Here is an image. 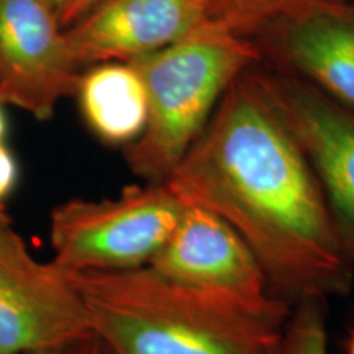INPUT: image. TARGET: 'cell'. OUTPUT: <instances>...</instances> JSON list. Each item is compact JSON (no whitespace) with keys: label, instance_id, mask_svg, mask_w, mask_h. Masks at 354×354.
Masks as SVG:
<instances>
[{"label":"cell","instance_id":"obj_1","mask_svg":"<svg viewBox=\"0 0 354 354\" xmlns=\"http://www.w3.org/2000/svg\"><path fill=\"white\" fill-rule=\"evenodd\" d=\"M165 183L184 205L227 221L290 307L351 290L354 259L263 76L246 71L230 86Z\"/></svg>","mask_w":354,"mask_h":354},{"label":"cell","instance_id":"obj_2","mask_svg":"<svg viewBox=\"0 0 354 354\" xmlns=\"http://www.w3.org/2000/svg\"><path fill=\"white\" fill-rule=\"evenodd\" d=\"M69 277L109 354H274L289 318L210 299L151 268Z\"/></svg>","mask_w":354,"mask_h":354},{"label":"cell","instance_id":"obj_3","mask_svg":"<svg viewBox=\"0 0 354 354\" xmlns=\"http://www.w3.org/2000/svg\"><path fill=\"white\" fill-rule=\"evenodd\" d=\"M259 59L250 37L214 20L151 55L130 61L143 79L148 122L123 149L145 183H165L210 122L230 86Z\"/></svg>","mask_w":354,"mask_h":354},{"label":"cell","instance_id":"obj_4","mask_svg":"<svg viewBox=\"0 0 354 354\" xmlns=\"http://www.w3.org/2000/svg\"><path fill=\"white\" fill-rule=\"evenodd\" d=\"M184 209L166 183L128 185L117 197L100 201L71 198L51 210V261L68 274L148 268Z\"/></svg>","mask_w":354,"mask_h":354},{"label":"cell","instance_id":"obj_5","mask_svg":"<svg viewBox=\"0 0 354 354\" xmlns=\"http://www.w3.org/2000/svg\"><path fill=\"white\" fill-rule=\"evenodd\" d=\"M92 336L69 274L39 261L0 209V354H33Z\"/></svg>","mask_w":354,"mask_h":354},{"label":"cell","instance_id":"obj_6","mask_svg":"<svg viewBox=\"0 0 354 354\" xmlns=\"http://www.w3.org/2000/svg\"><path fill=\"white\" fill-rule=\"evenodd\" d=\"M159 276L197 294L269 317L292 307L271 292L263 266L227 221L185 205L169 241L148 266Z\"/></svg>","mask_w":354,"mask_h":354},{"label":"cell","instance_id":"obj_7","mask_svg":"<svg viewBox=\"0 0 354 354\" xmlns=\"http://www.w3.org/2000/svg\"><path fill=\"white\" fill-rule=\"evenodd\" d=\"M81 74L46 0H0V104L46 122L74 95Z\"/></svg>","mask_w":354,"mask_h":354},{"label":"cell","instance_id":"obj_8","mask_svg":"<svg viewBox=\"0 0 354 354\" xmlns=\"http://www.w3.org/2000/svg\"><path fill=\"white\" fill-rule=\"evenodd\" d=\"M325 196L344 248L354 259V110L287 76H263Z\"/></svg>","mask_w":354,"mask_h":354},{"label":"cell","instance_id":"obj_9","mask_svg":"<svg viewBox=\"0 0 354 354\" xmlns=\"http://www.w3.org/2000/svg\"><path fill=\"white\" fill-rule=\"evenodd\" d=\"M207 0H102L66 28L81 68L156 53L209 21Z\"/></svg>","mask_w":354,"mask_h":354},{"label":"cell","instance_id":"obj_10","mask_svg":"<svg viewBox=\"0 0 354 354\" xmlns=\"http://www.w3.org/2000/svg\"><path fill=\"white\" fill-rule=\"evenodd\" d=\"M276 51L308 84L354 110V7L313 0L269 26Z\"/></svg>","mask_w":354,"mask_h":354},{"label":"cell","instance_id":"obj_11","mask_svg":"<svg viewBox=\"0 0 354 354\" xmlns=\"http://www.w3.org/2000/svg\"><path fill=\"white\" fill-rule=\"evenodd\" d=\"M86 127L104 145L123 149L143 135L148 122V95L131 63L109 61L88 66L76 92Z\"/></svg>","mask_w":354,"mask_h":354},{"label":"cell","instance_id":"obj_12","mask_svg":"<svg viewBox=\"0 0 354 354\" xmlns=\"http://www.w3.org/2000/svg\"><path fill=\"white\" fill-rule=\"evenodd\" d=\"M310 2L313 0H207L210 20L245 37L269 28Z\"/></svg>","mask_w":354,"mask_h":354},{"label":"cell","instance_id":"obj_13","mask_svg":"<svg viewBox=\"0 0 354 354\" xmlns=\"http://www.w3.org/2000/svg\"><path fill=\"white\" fill-rule=\"evenodd\" d=\"M325 302L308 299L292 305L274 354H330Z\"/></svg>","mask_w":354,"mask_h":354},{"label":"cell","instance_id":"obj_14","mask_svg":"<svg viewBox=\"0 0 354 354\" xmlns=\"http://www.w3.org/2000/svg\"><path fill=\"white\" fill-rule=\"evenodd\" d=\"M20 183V162L10 146L0 143V209H6Z\"/></svg>","mask_w":354,"mask_h":354},{"label":"cell","instance_id":"obj_15","mask_svg":"<svg viewBox=\"0 0 354 354\" xmlns=\"http://www.w3.org/2000/svg\"><path fill=\"white\" fill-rule=\"evenodd\" d=\"M46 2L56 13L59 24L64 28H69L84 15H87L92 8L99 6L102 0H46Z\"/></svg>","mask_w":354,"mask_h":354},{"label":"cell","instance_id":"obj_16","mask_svg":"<svg viewBox=\"0 0 354 354\" xmlns=\"http://www.w3.org/2000/svg\"><path fill=\"white\" fill-rule=\"evenodd\" d=\"M33 354H109L107 349L104 348L99 339L95 338L94 335L88 336L86 339H81V342L64 344V346L46 349V351H39Z\"/></svg>","mask_w":354,"mask_h":354},{"label":"cell","instance_id":"obj_17","mask_svg":"<svg viewBox=\"0 0 354 354\" xmlns=\"http://www.w3.org/2000/svg\"><path fill=\"white\" fill-rule=\"evenodd\" d=\"M8 135V118L6 112V105L0 104V143H6Z\"/></svg>","mask_w":354,"mask_h":354},{"label":"cell","instance_id":"obj_18","mask_svg":"<svg viewBox=\"0 0 354 354\" xmlns=\"http://www.w3.org/2000/svg\"><path fill=\"white\" fill-rule=\"evenodd\" d=\"M346 354H354V326L349 331L348 342H346Z\"/></svg>","mask_w":354,"mask_h":354}]
</instances>
